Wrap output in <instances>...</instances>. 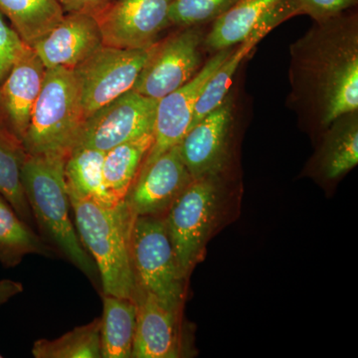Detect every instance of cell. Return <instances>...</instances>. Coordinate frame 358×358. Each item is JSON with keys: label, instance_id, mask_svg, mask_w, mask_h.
<instances>
[{"label": "cell", "instance_id": "8992f818", "mask_svg": "<svg viewBox=\"0 0 358 358\" xmlns=\"http://www.w3.org/2000/svg\"><path fill=\"white\" fill-rule=\"evenodd\" d=\"M220 203V176L193 179L164 214L176 260L186 280L203 257Z\"/></svg>", "mask_w": 358, "mask_h": 358}, {"label": "cell", "instance_id": "4316f807", "mask_svg": "<svg viewBox=\"0 0 358 358\" xmlns=\"http://www.w3.org/2000/svg\"><path fill=\"white\" fill-rule=\"evenodd\" d=\"M238 0H174L169 10L171 26H203L220 17Z\"/></svg>", "mask_w": 358, "mask_h": 358}, {"label": "cell", "instance_id": "9a60e30c", "mask_svg": "<svg viewBox=\"0 0 358 358\" xmlns=\"http://www.w3.org/2000/svg\"><path fill=\"white\" fill-rule=\"evenodd\" d=\"M101 46L102 33L94 16L67 13L53 29L30 47L46 69L63 67L73 70Z\"/></svg>", "mask_w": 358, "mask_h": 358}, {"label": "cell", "instance_id": "3957f363", "mask_svg": "<svg viewBox=\"0 0 358 358\" xmlns=\"http://www.w3.org/2000/svg\"><path fill=\"white\" fill-rule=\"evenodd\" d=\"M63 157L26 154L21 180L26 199L40 229L58 251L92 281L100 279L98 268L78 237L69 215Z\"/></svg>", "mask_w": 358, "mask_h": 358}, {"label": "cell", "instance_id": "4fadbf2b", "mask_svg": "<svg viewBox=\"0 0 358 358\" xmlns=\"http://www.w3.org/2000/svg\"><path fill=\"white\" fill-rule=\"evenodd\" d=\"M192 180L178 145L141 169L124 200L136 216L164 215Z\"/></svg>", "mask_w": 358, "mask_h": 358}, {"label": "cell", "instance_id": "cb8c5ba5", "mask_svg": "<svg viewBox=\"0 0 358 358\" xmlns=\"http://www.w3.org/2000/svg\"><path fill=\"white\" fill-rule=\"evenodd\" d=\"M29 254L52 256L53 248L33 232L0 196V263L6 268H13Z\"/></svg>", "mask_w": 358, "mask_h": 358}, {"label": "cell", "instance_id": "52a82bcc", "mask_svg": "<svg viewBox=\"0 0 358 358\" xmlns=\"http://www.w3.org/2000/svg\"><path fill=\"white\" fill-rule=\"evenodd\" d=\"M120 49L101 46L74 68L84 121L96 110L133 90L155 48Z\"/></svg>", "mask_w": 358, "mask_h": 358}, {"label": "cell", "instance_id": "5b68a950", "mask_svg": "<svg viewBox=\"0 0 358 358\" xmlns=\"http://www.w3.org/2000/svg\"><path fill=\"white\" fill-rule=\"evenodd\" d=\"M131 248L136 291L155 294L181 312L186 279L179 268L164 215L136 216Z\"/></svg>", "mask_w": 358, "mask_h": 358}, {"label": "cell", "instance_id": "e0dca14e", "mask_svg": "<svg viewBox=\"0 0 358 358\" xmlns=\"http://www.w3.org/2000/svg\"><path fill=\"white\" fill-rule=\"evenodd\" d=\"M298 15L296 7H287L264 20L262 23L257 26L244 41L235 46L230 55L223 61L220 67L216 70V72L212 75L209 81L205 85L203 92L195 105L190 129L225 100L226 96L229 94L233 78L236 74L237 70L239 69L240 64L251 53V51H253L259 42L284 21Z\"/></svg>", "mask_w": 358, "mask_h": 358}, {"label": "cell", "instance_id": "2e32d148", "mask_svg": "<svg viewBox=\"0 0 358 358\" xmlns=\"http://www.w3.org/2000/svg\"><path fill=\"white\" fill-rule=\"evenodd\" d=\"M45 72L46 67L41 59L27 45L0 89V126L20 141L27 131L33 106L43 84Z\"/></svg>", "mask_w": 358, "mask_h": 358}, {"label": "cell", "instance_id": "484cf974", "mask_svg": "<svg viewBox=\"0 0 358 358\" xmlns=\"http://www.w3.org/2000/svg\"><path fill=\"white\" fill-rule=\"evenodd\" d=\"M36 358H101V317L75 327L60 338L39 339L32 348Z\"/></svg>", "mask_w": 358, "mask_h": 358}, {"label": "cell", "instance_id": "83f0119b", "mask_svg": "<svg viewBox=\"0 0 358 358\" xmlns=\"http://www.w3.org/2000/svg\"><path fill=\"white\" fill-rule=\"evenodd\" d=\"M26 46L27 44L13 28L6 24L0 13V84L8 76Z\"/></svg>", "mask_w": 358, "mask_h": 358}, {"label": "cell", "instance_id": "9c48e42d", "mask_svg": "<svg viewBox=\"0 0 358 358\" xmlns=\"http://www.w3.org/2000/svg\"><path fill=\"white\" fill-rule=\"evenodd\" d=\"M157 102L134 90L122 94L85 119L74 150L86 148L106 152L152 133Z\"/></svg>", "mask_w": 358, "mask_h": 358}, {"label": "cell", "instance_id": "f1b7e54d", "mask_svg": "<svg viewBox=\"0 0 358 358\" xmlns=\"http://www.w3.org/2000/svg\"><path fill=\"white\" fill-rule=\"evenodd\" d=\"M294 2L299 15H308L313 21H322L355 9L358 0H294Z\"/></svg>", "mask_w": 358, "mask_h": 358}, {"label": "cell", "instance_id": "7c38bea8", "mask_svg": "<svg viewBox=\"0 0 358 358\" xmlns=\"http://www.w3.org/2000/svg\"><path fill=\"white\" fill-rule=\"evenodd\" d=\"M233 49L234 47L214 53L196 76L185 86L159 100L155 112L154 141L141 169L150 166L166 150L180 143L192 126L195 105L205 85Z\"/></svg>", "mask_w": 358, "mask_h": 358}, {"label": "cell", "instance_id": "603a6c76", "mask_svg": "<svg viewBox=\"0 0 358 358\" xmlns=\"http://www.w3.org/2000/svg\"><path fill=\"white\" fill-rule=\"evenodd\" d=\"M0 13L28 46L53 29L64 17L58 0H0Z\"/></svg>", "mask_w": 358, "mask_h": 358}, {"label": "cell", "instance_id": "ffe728a7", "mask_svg": "<svg viewBox=\"0 0 358 358\" xmlns=\"http://www.w3.org/2000/svg\"><path fill=\"white\" fill-rule=\"evenodd\" d=\"M358 110L339 115L324 131L319 155L320 173L338 179L358 164Z\"/></svg>", "mask_w": 358, "mask_h": 358}, {"label": "cell", "instance_id": "ac0fdd59", "mask_svg": "<svg viewBox=\"0 0 358 358\" xmlns=\"http://www.w3.org/2000/svg\"><path fill=\"white\" fill-rule=\"evenodd\" d=\"M289 6L296 7L294 0H238L229 10L211 23L210 30L205 34L203 46L214 53L233 48L264 20Z\"/></svg>", "mask_w": 358, "mask_h": 358}, {"label": "cell", "instance_id": "44dd1931", "mask_svg": "<svg viewBox=\"0 0 358 358\" xmlns=\"http://www.w3.org/2000/svg\"><path fill=\"white\" fill-rule=\"evenodd\" d=\"M101 348L103 358L131 357L136 326V301L103 294Z\"/></svg>", "mask_w": 358, "mask_h": 358}, {"label": "cell", "instance_id": "4dcf8cb0", "mask_svg": "<svg viewBox=\"0 0 358 358\" xmlns=\"http://www.w3.org/2000/svg\"><path fill=\"white\" fill-rule=\"evenodd\" d=\"M23 286L20 282L11 280H1L0 281V307L16 294L22 293Z\"/></svg>", "mask_w": 358, "mask_h": 358}, {"label": "cell", "instance_id": "6da1fadb", "mask_svg": "<svg viewBox=\"0 0 358 358\" xmlns=\"http://www.w3.org/2000/svg\"><path fill=\"white\" fill-rule=\"evenodd\" d=\"M291 101L324 129L358 110V17L355 10L315 21L291 46Z\"/></svg>", "mask_w": 358, "mask_h": 358}, {"label": "cell", "instance_id": "f546056e", "mask_svg": "<svg viewBox=\"0 0 358 358\" xmlns=\"http://www.w3.org/2000/svg\"><path fill=\"white\" fill-rule=\"evenodd\" d=\"M113 0H58L64 13L87 14L95 18Z\"/></svg>", "mask_w": 358, "mask_h": 358}, {"label": "cell", "instance_id": "d6a6232c", "mask_svg": "<svg viewBox=\"0 0 358 358\" xmlns=\"http://www.w3.org/2000/svg\"><path fill=\"white\" fill-rule=\"evenodd\" d=\"M1 357H2V355H0V358H1Z\"/></svg>", "mask_w": 358, "mask_h": 358}, {"label": "cell", "instance_id": "7402d4cb", "mask_svg": "<svg viewBox=\"0 0 358 358\" xmlns=\"http://www.w3.org/2000/svg\"><path fill=\"white\" fill-rule=\"evenodd\" d=\"M154 141V131L115 145L103 155L106 186L119 200H124L133 185Z\"/></svg>", "mask_w": 358, "mask_h": 358}, {"label": "cell", "instance_id": "5bb4252c", "mask_svg": "<svg viewBox=\"0 0 358 358\" xmlns=\"http://www.w3.org/2000/svg\"><path fill=\"white\" fill-rule=\"evenodd\" d=\"M134 301L138 312L131 357H185L181 312L169 308L155 294L140 289L136 291Z\"/></svg>", "mask_w": 358, "mask_h": 358}, {"label": "cell", "instance_id": "d4e9b609", "mask_svg": "<svg viewBox=\"0 0 358 358\" xmlns=\"http://www.w3.org/2000/svg\"><path fill=\"white\" fill-rule=\"evenodd\" d=\"M25 157L22 141L0 126V196L22 220L30 222L32 212L21 180Z\"/></svg>", "mask_w": 358, "mask_h": 358}, {"label": "cell", "instance_id": "1f68e13d", "mask_svg": "<svg viewBox=\"0 0 358 358\" xmlns=\"http://www.w3.org/2000/svg\"><path fill=\"white\" fill-rule=\"evenodd\" d=\"M0 117H1V103H0Z\"/></svg>", "mask_w": 358, "mask_h": 358}, {"label": "cell", "instance_id": "7a4b0ae2", "mask_svg": "<svg viewBox=\"0 0 358 358\" xmlns=\"http://www.w3.org/2000/svg\"><path fill=\"white\" fill-rule=\"evenodd\" d=\"M69 199L80 240L95 261L103 294L134 301L136 282L131 241L136 215L126 200L103 206L91 199Z\"/></svg>", "mask_w": 358, "mask_h": 358}, {"label": "cell", "instance_id": "ba28073f", "mask_svg": "<svg viewBox=\"0 0 358 358\" xmlns=\"http://www.w3.org/2000/svg\"><path fill=\"white\" fill-rule=\"evenodd\" d=\"M204 32L202 26H190L157 42L136 79L134 91L159 101L187 84L203 66L200 50L203 47Z\"/></svg>", "mask_w": 358, "mask_h": 358}, {"label": "cell", "instance_id": "d6986e66", "mask_svg": "<svg viewBox=\"0 0 358 358\" xmlns=\"http://www.w3.org/2000/svg\"><path fill=\"white\" fill-rule=\"evenodd\" d=\"M105 152L92 148L72 150L65 162L66 188L69 197L91 199L103 206H114L119 200L106 186L103 176Z\"/></svg>", "mask_w": 358, "mask_h": 358}, {"label": "cell", "instance_id": "277c9868", "mask_svg": "<svg viewBox=\"0 0 358 358\" xmlns=\"http://www.w3.org/2000/svg\"><path fill=\"white\" fill-rule=\"evenodd\" d=\"M83 122L74 71L48 68L22 140L26 154L67 159Z\"/></svg>", "mask_w": 358, "mask_h": 358}, {"label": "cell", "instance_id": "8fae6325", "mask_svg": "<svg viewBox=\"0 0 358 358\" xmlns=\"http://www.w3.org/2000/svg\"><path fill=\"white\" fill-rule=\"evenodd\" d=\"M234 98L228 94L178 143L181 159L193 179L220 176L229 160L234 121Z\"/></svg>", "mask_w": 358, "mask_h": 358}, {"label": "cell", "instance_id": "30bf717a", "mask_svg": "<svg viewBox=\"0 0 358 358\" xmlns=\"http://www.w3.org/2000/svg\"><path fill=\"white\" fill-rule=\"evenodd\" d=\"M174 0H115L96 16L103 45L120 49H141L157 42L171 27L169 10Z\"/></svg>", "mask_w": 358, "mask_h": 358}]
</instances>
